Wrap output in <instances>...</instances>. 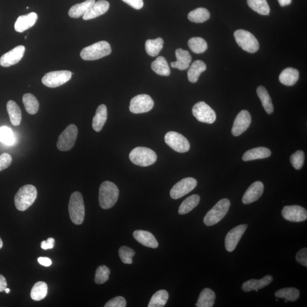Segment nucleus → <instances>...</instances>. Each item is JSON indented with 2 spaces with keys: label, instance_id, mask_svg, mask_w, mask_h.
Wrapping results in <instances>:
<instances>
[{
  "label": "nucleus",
  "instance_id": "2f4dec72",
  "mask_svg": "<svg viewBox=\"0 0 307 307\" xmlns=\"http://www.w3.org/2000/svg\"><path fill=\"white\" fill-rule=\"evenodd\" d=\"M200 198L198 195H192L188 197L182 202L179 208L178 213L180 215L187 214L198 206Z\"/></svg>",
  "mask_w": 307,
  "mask_h": 307
},
{
  "label": "nucleus",
  "instance_id": "6e6552de",
  "mask_svg": "<svg viewBox=\"0 0 307 307\" xmlns=\"http://www.w3.org/2000/svg\"><path fill=\"white\" fill-rule=\"evenodd\" d=\"M72 77V72L70 71H55L46 73L42 82L45 86L54 89L68 82Z\"/></svg>",
  "mask_w": 307,
  "mask_h": 307
},
{
  "label": "nucleus",
  "instance_id": "3c124183",
  "mask_svg": "<svg viewBox=\"0 0 307 307\" xmlns=\"http://www.w3.org/2000/svg\"><path fill=\"white\" fill-rule=\"evenodd\" d=\"M55 244V240L53 238H49L47 241H43L41 243V248L43 250L52 249Z\"/></svg>",
  "mask_w": 307,
  "mask_h": 307
},
{
  "label": "nucleus",
  "instance_id": "aec40b11",
  "mask_svg": "<svg viewBox=\"0 0 307 307\" xmlns=\"http://www.w3.org/2000/svg\"><path fill=\"white\" fill-rule=\"evenodd\" d=\"M109 6V3L106 0H100L95 2L92 7L83 16V19L87 21L105 14L108 11Z\"/></svg>",
  "mask_w": 307,
  "mask_h": 307
},
{
  "label": "nucleus",
  "instance_id": "4c0bfd02",
  "mask_svg": "<svg viewBox=\"0 0 307 307\" xmlns=\"http://www.w3.org/2000/svg\"><path fill=\"white\" fill-rule=\"evenodd\" d=\"M48 292V286L45 282H38L33 287L30 296L35 301H40L45 298Z\"/></svg>",
  "mask_w": 307,
  "mask_h": 307
},
{
  "label": "nucleus",
  "instance_id": "20e7f679",
  "mask_svg": "<svg viewBox=\"0 0 307 307\" xmlns=\"http://www.w3.org/2000/svg\"><path fill=\"white\" fill-rule=\"evenodd\" d=\"M112 53L110 44L107 41H100L84 48L80 53V56L84 60H95Z\"/></svg>",
  "mask_w": 307,
  "mask_h": 307
},
{
  "label": "nucleus",
  "instance_id": "473e14b6",
  "mask_svg": "<svg viewBox=\"0 0 307 307\" xmlns=\"http://www.w3.org/2000/svg\"><path fill=\"white\" fill-rule=\"evenodd\" d=\"M257 93L266 112L269 114L272 113L274 112V106L268 90L264 87L259 86L257 88Z\"/></svg>",
  "mask_w": 307,
  "mask_h": 307
},
{
  "label": "nucleus",
  "instance_id": "b1692460",
  "mask_svg": "<svg viewBox=\"0 0 307 307\" xmlns=\"http://www.w3.org/2000/svg\"><path fill=\"white\" fill-rule=\"evenodd\" d=\"M271 152L269 148L264 147H259L249 150L243 155L242 160L250 161L253 160L265 159L271 157Z\"/></svg>",
  "mask_w": 307,
  "mask_h": 307
},
{
  "label": "nucleus",
  "instance_id": "603ef678",
  "mask_svg": "<svg viewBox=\"0 0 307 307\" xmlns=\"http://www.w3.org/2000/svg\"><path fill=\"white\" fill-rule=\"evenodd\" d=\"M38 262L40 265L45 266V267H49L52 264V260L47 257H39L38 258Z\"/></svg>",
  "mask_w": 307,
  "mask_h": 307
},
{
  "label": "nucleus",
  "instance_id": "f3484780",
  "mask_svg": "<svg viewBox=\"0 0 307 307\" xmlns=\"http://www.w3.org/2000/svg\"><path fill=\"white\" fill-rule=\"evenodd\" d=\"M25 50V46H18L5 53L0 58L1 66L9 67L18 64L24 55Z\"/></svg>",
  "mask_w": 307,
  "mask_h": 307
},
{
  "label": "nucleus",
  "instance_id": "f03ea898",
  "mask_svg": "<svg viewBox=\"0 0 307 307\" xmlns=\"http://www.w3.org/2000/svg\"><path fill=\"white\" fill-rule=\"evenodd\" d=\"M37 198L36 188L31 184L23 185L15 195L16 207L18 211H25L32 206Z\"/></svg>",
  "mask_w": 307,
  "mask_h": 307
},
{
  "label": "nucleus",
  "instance_id": "a878e982",
  "mask_svg": "<svg viewBox=\"0 0 307 307\" xmlns=\"http://www.w3.org/2000/svg\"><path fill=\"white\" fill-rule=\"evenodd\" d=\"M299 78V72L298 70L287 68L280 74V82L287 86H292L298 82Z\"/></svg>",
  "mask_w": 307,
  "mask_h": 307
},
{
  "label": "nucleus",
  "instance_id": "8fccbe9b",
  "mask_svg": "<svg viewBox=\"0 0 307 307\" xmlns=\"http://www.w3.org/2000/svg\"><path fill=\"white\" fill-rule=\"evenodd\" d=\"M123 1L135 9L140 10L144 6L143 0H123Z\"/></svg>",
  "mask_w": 307,
  "mask_h": 307
},
{
  "label": "nucleus",
  "instance_id": "9d476101",
  "mask_svg": "<svg viewBox=\"0 0 307 307\" xmlns=\"http://www.w3.org/2000/svg\"><path fill=\"white\" fill-rule=\"evenodd\" d=\"M165 143L178 153H183L190 148V144L187 138L183 135L175 131H170L164 136Z\"/></svg>",
  "mask_w": 307,
  "mask_h": 307
},
{
  "label": "nucleus",
  "instance_id": "37998d69",
  "mask_svg": "<svg viewBox=\"0 0 307 307\" xmlns=\"http://www.w3.org/2000/svg\"><path fill=\"white\" fill-rule=\"evenodd\" d=\"M119 253L121 260L124 264H132L133 257L135 255V252L132 249L127 247V246H124L120 248Z\"/></svg>",
  "mask_w": 307,
  "mask_h": 307
},
{
  "label": "nucleus",
  "instance_id": "1a4fd4ad",
  "mask_svg": "<svg viewBox=\"0 0 307 307\" xmlns=\"http://www.w3.org/2000/svg\"><path fill=\"white\" fill-rule=\"evenodd\" d=\"M78 129L75 125H70L63 131L58 138L57 147L60 151H67L72 149L75 144Z\"/></svg>",
  "mask_w": 307,
  "mask_h": 307
},
{
  "label": "nucleus",
  "instance_id": "e433bc0d",
  "mask_svg": "<svg viewBox=\"0 0 307 307\" xmlns=\"http://www.w3.org/2000/svg\"><path fill=\"white\" fill-rule=\"evenodd\" d=\"M247 2L249 7L259 15H269L271 9L266 0H247Z\"/></svg>",
  "mask_w": 307,
  "mask_h": 307
},
{
  "label": "nucleus",
  "instance_id": "5fc2aeb1",
  "mask_svg": "<svg viewBox=\"0 0 307 307\" xmlns=\"http://www.w3.org/2000/svg\"><path fill=\"white\" fill-rule=\"evenodd\" d=\"M278 1L281 6L289 5L292 2V0H278Z\"/></svg>",
  "mask_w": 307,
  "mask_h": 307
},
{
  "label": "nucleus",
  "instance_id": "58836bf2",
  "mask_svg": "<svg viewBox=\"0 0 307 307\" xmlns=\"http://www.w3.org/2000/svg\"><path fill=\"white\" fill-rule=\"evenodd\" d=\"M168 293L166 290L161 289L155 293L151 297L148 307H163L166 305Z\"/></svg>",
  "mask_w": 307,
  "mask_h": 307
},
{
  "label": "nucleus",
  "instance_id": "79ce46f5",
  "mask_svg": "<svg viewBox=\"0 0 307 307\" xmlns=\"http://www.w3.org/2000/svg\"><path fill=\"white\" fill-rule=\"evenodd\" d=\"M110 273L109 269L106 266H100L96 270L94 282L97 284H103V283L108 281Z\"/></svg>",
  "mask_w": 307,
  "mask_h": 307
},
{
  "label": "nucleus",
  "instance_id": "72a5a7b5",
  "mask_svg": "<svg viewBox=\"0 0 307 307\" xmlns=\"http://www.w3.org/2000/svg\"><path fill=\"white\" fill-rule=\"evenodd\" d=\"M163 40L161 38L147 40L145 43V49L147 54L153 57L159 55L161 51L163 49Z\"/></svg>",
  "mask_w": 307,
  "mask_h": 307
},
{
  "label": "nucleus",
  "instance_id": "de8ad7c7",
  "mask_svg": "<svg viewBox=\"0 0 307 307\" xmlns=\"http://www.w3.org/2000/svg\"><path fill=\"white\" fill-rule=\"evenodd\" d=\"M12 163V158L11 155L4 153L0 156V171L7 168Z\"/></svg>",
  "mask_w": 307,
  "mask_h": 307
},
{
  "label": "nucleus",
  "instance_id": "cd10ccee",
  "mask_svg": "<svg viewBox=\"0 0 307 307\" xmlns=\"http://www.w3.org/2000/svg\"><path fill=\"white\" fill-rule=\"evenodd\" d=\"M207 69V66L204 62L201 60H196L192 64L188 71V79L191 83H197L199 78V76L202 72H205Z\"/></svg>",
  "mask_w": 307,
  "mask_h": 307
},
{
  "label": "nucleus",
  "instance_id": "0eeeda50",
  "mask_svg": "<svg viewBox=\"0 0 307 307\" xmlns=\"http://www.w3.org/2000/svg\"><path fill=\"white\" fill-rule=\"evenodd\" d=\"M235 38L238 46L249 53L257 52L259 44L257 38L251 32L245 30H238L234 33Z\"/></svg>",
  "mask_w": 307,
  "mask_h": 307
},
{
  "label": "nucleus",
  "instance_id": "a19ab883",
  "mask_svg": "<svg viewBox=\"0 0 307 307\" xmlns=\"http://www.w3.org/2000/svg\"><path fill=\"white\" fill-rule=\"evenodd\" d=\"M188 45L192 52L196 54L203 53L208 49V45L204 39L194 37L188 40Z\"/></svg>",
  "mask_w": 307,
  "mask_h": 307
},
{
  "label": "nucleus",
  "instance_id": "a18cd8bd",
  "mask_svg": "<svg viewBox=\"0 0 307 307\" xmlns=\"http://www.w3.org/2000/svg\"><path fill=\"white\" fill-rule=\"evenodd\" d=\"M305 160V155L302 150H298L293 154L290 158V161L296 170H300L303 166Z\"/></svg>",
  "mask_w": 307,
  "mask_h": 307
},
{
  "label": "nucleus",
  "instance_id": "f257e3e1",
  "mask_svg": "<svg viewBox=\"0 0 307 307\" xmlns=\"http://www.w3.org/2000/svg\"><path fill=\"white\" fill-rule=\"evenodd\" d=\"M119 197V190L117 185L109 181L101 184L99 188V200L100 207L108 210L116 204Z\"/></svg>",
  "mask_w": 307,
  "mask_h": 307
},
{
  "label": "nucleus",
  "instance_id": "864d4df0",
  "mask_svg": "<svg viewBox=\"0 0 307 307\" xmlns=\"http://www.w3.org/2000/svg\"><path fill=\"white\" fill-rule=\"evenodd\" d=\"M7 288V282L4 276L0 274V292L4 291Z\"/></svg>",
  "mask_w": 307,
  "mask_h": 307
},
{
  "label": "nucleus",
  "instance_id": "09e8293b",
  "mask_svg": "<svg viewBox=\"0 0 307 307\" xmlns=\"http://www.w3.org/2000/svg\"><path fill=\"white\" fill-rule=\"evenodd\" d=\"M296 259L299 264L307 267V249L303 248L296 255Z\"/></svg>",
  "mask_w": 307,
  "mask_h": 307
},
{
  "label": "nucleus",
  "instance_id": "4468645a",
  "mask_svg": "<svg viewBox=\"0 0 307 307\" xmlns=\"http://www.w3.org/2000/svg\"><path fill=\"white\" fill-rule=\"evenodd\" d=\"M247 227L246 224L239 225L228 232L225 239V246L228 252L235 251Z\"/></svg>",
  "mask_w": 307,
  "mask_h": 307
},
{
  "label": "nucleus",
  "instance_id": "423d86ee",
  "mask_svg": "<svg viewBox=\"0 0 307 307\" xmlns=\"http://www.w3.org/2000/svg\"><path fill=\"white\" fill-rule=\"evenodd\" d=\"M230 206L231 202L228 199H221L205 216L204 223L208 227L218 223L227 214Z\"/></svg>",
  "mask_w": 307,
  "mask_h": 307
},
{
  "label": "nucleus",
  "instance_id": "ddd939ff",
  "mask_svg": "<svg viewBox=\"0 0 307 307\" xmlns=\"http://www.w3.org/2000/svg\"><path fill=\"white\" fill-rule=\"evenodd\" d=\"M198 184L197 181L193 178H186L178 182L171 188L170 196L172 199H178L194 190Z\"/></svg>",
  "mask_w": 307,
  "mask_h": 307
},
{
  "label": "nucleus",
  "instance_id": "dca6fc26",
  "mask_svg": "<svg viewBox=\"0 0 307 307\" xmlns=\"http://www.w3.org/2000/svg\"><path fill=\"white\" fill-rule=\"evenodd\" d=\"M252 122L251 114L248 110H243L235 117L232 129V134L235 137L240 136L247 130Z\"/></svg>",
  "mask_w": 307,
  "mask_h": 307
},
{
  "label": "nucleus",
  "instance_id": "13d9d810",
  "mask_svg": "<svg viewBox=\"0 0 307 307\" xmlns=\"http://www.w3.org/2000/svg\"><path fill=\"white\" fill-rule=\"evenodd\" d=\"M27 9H29V7L28 6V7L26 8Z\"/></svg>",
  "mask_w": 307,
  "mask_h": 307
},
{
  "label": "nucleus",
  "instance_id": "ea45409f",
  "mask_svg": "<svg viewBox=\"0 0 307 307\" xmlns=\"http://www.w3.org/2000/svg\"><path fill=\"white\" fill-rule=\"evenodd\" d=\"M276 298H283L289 301L295 302L300 296V291L295 288H285L278 290L275 293Z\"/></svg>",
  "mask_w": 307,
  "mask_h": 307
},
{
  "label": "nucleus",
  "instance_id": "4be33fe9",
  "mask_svg": "<svg viewBox=\"0 0 307 307\" xmlns=\"http://www.w3.org/2000/svg\"><path fill=\"white\" fill-rule=\"evenodd\" d=\"M175 55L177 60L176 62L171 63V67L181 71L188 69L192 61L190 53L187 50L178 49L175 52Z\"/></svg>",
  "mask_w": 307,
  "mask_h": 307
},
{
  "label": "nucleus",
  "instance_id": "9b49d317",
  "mask_svg": "<svg viewBox=\"0 0 307 307\" xmlns=\"http://www.w3.org/2000/svg\"><path fill=\"white\" fill-rule=\"evenodd\" d=\"M154 106V101L149 95L142 94L131 100L129 109L135 114L147 113L153 109Z\"/></svg>",
  "mask_w": 307,
  "mask_h": 307
},
{
  "label": "nucleus",
  "instance_id": "7ed1b4c3",
  "mask_svg": "<svg viewBox=\"0 0 307 307\" xmlns=\"http://www.w3.org/2000/svg\"><path fill=\"white\" fill-rule=\"evenodd\" d=\"M69 211L70 217L73 224H82L85 217V206L82 194L79 192H74L71 196Z\"/></svg>",
  "mask_w": 307,
  "mask_h": 307
},
{
  "label": "nucleus",
  "instance_id": "a211bd4d",
  "mask_svg": "<svg viewBox=\"0 0 307 307\" xmlns=\"http://www.w3.org/2000/svg\"><path fill=\"white\" fill-rule=\"evenodd\" d=\"M264 191V185L261 181L253 183L246 191L243 196L242 201L245 204H251L261 197Z\"/></svg>",
  "mask_w": 307,
  "mask_h": 307
},
{
  "label": "nucleus",
  "instance_id": "c9c22d12",
  "mask_svg": "<svg viewBox=\"0 0 307 307\" xmlns=\"http://www.w3.org/2000/svg\"><path fill=\"white\" fill-rule=\"evenodd\" d=\"M210 12L207 9L199 8L188 13V18L190 21L195 23H203L210 18Z\"/></svg>",
  "mask_w": 307,
  "mask_h": 307
},
{
  "label": "nucleus",
  "instance_id": "f8f14e48",
  "mask_svg": "<svg viewBox=\"0 0 307 307\" xmlns=\"http://www.w3.org/2000/svg\"><path fill=\"white\" fill-rule=\"evenodd\" d=\"M192 113L201 123L213 124L217 120V114L211 108L203 101L195 104L192 108Z\"/></svg>",
  "mask_w": 307,
  "mask_h": 307
},
{
  "label": "nucleus",
  "instance_id": "4d7b16f0",
  "mask_svg": "<svg viewBox=\"0 0 307 307\" xmlns=\"http://www.w3.org/2000/svg\"><path fill=\"white\" fill-rule=\"evenodd\" d=\"M10 291H11V290H10V289H8V288H6V289H5V292H6V293H9L10 292Z\"/></svg>",
  "mask_w": 307,
  "mask_h": 307
},
{
  "label": "nucleus",
  "instance_id": "bf43d9fd",
  "mask_svg": "<svg viewBox=\"0 0 307 307\" xmlns=\"http://www.w3.org/2000/svg\"><path fill=\"white\" fill-rule=\"evenodd\" d=\"M0 66H1V63H0Z\"/></svg>",
  "mask_w": 307,
  "mask_h": 307
},
{
  "label": "nucleus",
  "instance_id": "2eb2a0df",
  "mask_svg": "<svg viewBox=\"0 0 307 307\" xmlns=\"http://www.w3.org/2000/svg\"><path fill=\"white\" fill-rule=\"evenodd\" d=\"M282 215L286 220L300 222L307 220V211L299 205H289L283 208Z\"/></svg>",
  "mask_w": 307,
  "mask_h": 307
},
{
  "label": "nucleus",
  "instance_id": "f704fd0d",
  "mask_svg": "<svg viewBox=\"0 0 307 307\" xmlns=\"http://www.w3.org/2000/svg\"><path fill=\"white\" fill-rule=\"evenodd\" d=\"M22 102L26 112L30 114H35L38 112L39 104L36 96L32 93H26L22 97Z\"/></svg>",
  "mask_w": 307,
  "mask_h": 307
},
{
  "label": "nucleus",
  "instance_id": "c03bdc74",
  "mask_svg": "<svg viewBox=\"0 0 307 307\" xmlns=\"http://www.w3.org/2000/svg\"><path fill=\"white\" fill-rule=\"evenodd\" d=\"M0 141L8 145L14 143V135L11 129L6 126L0 127Z\"/></svg>",
  "mask_w": 307,
  "mask_h": 307
},
{
  "label": "nucleus",
  "instance_id": "7c9ffc66",
  "mask_svg": "<svg viewBox=\"0 0 307 307\" xmlns=\"http://www.w3.org/2000/svg\"><path fill=\"white\" fill-rule=\"evenodd\" d=\"M151 69L158 75L168 76L171 71L166 59L163 56H158L155 61L151 63Z\"/></svg>",
  "mask_w": 307,
  "mask_h": 307
},
{
  "label": "nucleus",
  "instance_id": "393cba45",
  "mask_svg": "<svg viewBox=\"0 0 307 307\" xmlns=\"http://www.w3.org/2000/svg\"><path fill=\"white\" fill-rule=\"evenodd\" d=\"M108 117L107 108L101 104L96 111L95 116L93 118L92 127L94 131L99 132L106 124Z\"/></svg>",
  "mask_w": 307,
  "mask_h": 307
},
{
  "label": "nucleus",
  "instance_id": "c756f323",
  "mask_svg": "<svg viewBox=\"0 0 307 307\" xmlns=\"http://www.w3.org/2000/svg\"><path fill=\"white\" fill-rule=\"evenodd\" d=\"M215 299L216 295L214 291L210 289H204L199 295L196 306L198 307H212L214 305Z\"/></svg>",
  "mask_w": 307,
  "mask_h": 307
},
{
  "label": "nucleus",
  "instance_id": "bb28decb",
  "mask_svg": "<svg viewBox=\"0 0 307 307\" xmlns=\"http://www.w3.org/2000/svg\"><path fill=\"white\" fill-rule=\"evenodd\" d=\"M6 109L10 118V120L13 126H18L21 124L22 113L20 108L15 101L9 100L6 104Z\"/></svg>",
  "mask_w": 307,
  "mask_h": 307
},
{
  "label": "nucleus",
  "instance_id": "6e6d98bb",
  "mask_svg": "<svg viewBox=\"0 0 307 307\" xmlns=\"http://www.w3.org/2000/svg\"><path fill=\"white\" fill-rule=\"evenodd\" d=\"M3 246V242L1 238H0V249L2 248Z\"/></svg>",
  "mask_w": 307,
  "mask_h": 307
},
{
  "label": "nucleus",
  "instance_id": "49530a36",
  "mask_svg": "<svg viewBox=\"0 0 307 307\" xmlns=\"http://www.w3.org/2000/svg\"><path fill=\"white\" fill-rule=\"evenodd\" d=\"M126 301L123 296H117L109 300L104 306L105 307H126Z\"/></svg>",
  "mask_w": 307,
  "mask_h": 307
},
{
  "label": "nucleus",
  "instance_id": "412c9836",
  "mask_svg": "<svg viewBox=\"0 0 307 307\" xmlns=\"http://www.w3.org/2000/svg\"><path fill=\"white\" fill-rule=\"evenodd\" d=\"M273 281V278L271 275H266L265 277L261 279H251L243 283L241 289L245 292H250L255 290L256 292H258V289L264 288L265 287L268 286Z\"/></svg>",
  "mask_w": 307,
  "mask_h": 307
},
{
  "label": "nucleus",
  "instance_id": "39448f33",
  "mask_svg": "<svg viewBox=\"0 0 307 307\" xmlns=\"http://www.w3.org/2000/svg\"><path fill=\"white\" fill-rule=\"evenodd\" d=\"M129 159L131 163L137 166L147 167L156 163L157 156L150 148L137 147L130 152Z\"/></svg>",
  "mask_w": 307,
  "mask_h": 307
},
{
  "label": "nucleus",
  "instance_id": "c85d7f7f",
  "mask_svg": "<svg viewBox=\"0 0 307 307\" xmlns=\"http://www.w3.org/2000/svg\"><path fill=\"white\" fill-rule=\"evenodd\" d=\"M95 3V0H87V1L77 4L72 6L69 12L70 18H78L83 16Z\"/></svg>",
  "mask_w": 307,
  "mask_h": 307
},
{
  "label": "nucleus",
  "instance_id": "5701e85b",
  "mask_svg": "<svg viewBox=\"0 0 307 307\" xmlns=\"http://www.w3.org/2000/svg\"><path fill=\"white\" fill-rule=\"evenodd\" d=\"M133 237L136 240L146 247L156 249L158 247V242L156 237L151 233L145 231L138 230L133 233Z\"/></svg>",
  "mask_w": 307,
  "mask_h": 307
},
{
  "label": "nucleus",
  "instance_id": "6ab92c4d",
  "mask_svg": "<svg viewBox=\"0 0 307 307\" xmlns=\"http://www.w3.org/2000/svg\"><path fill=\"white\" fill-rule=\"evenodd\" d=\"M37 19H38V15L35 12L19 16L15 23V29L16 31L18 33H23L25 30L31 28L36 24Z\"/></svg>",
  "mask_w": 307,
  "mask_h": 307
}]
</instances>
